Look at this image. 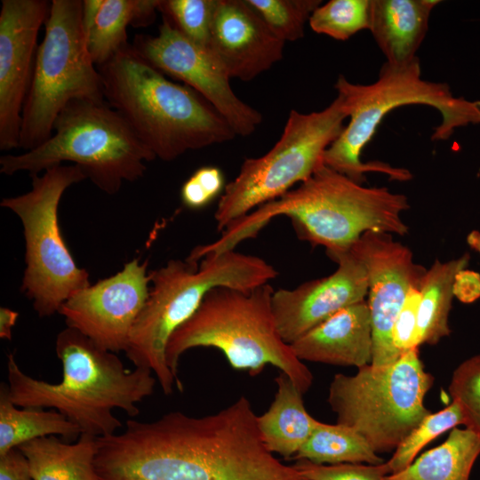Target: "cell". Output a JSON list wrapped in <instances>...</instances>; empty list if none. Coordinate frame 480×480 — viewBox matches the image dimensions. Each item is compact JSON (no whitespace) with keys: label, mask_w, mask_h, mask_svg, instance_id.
<instances>
[{"label":"cell","mask_w":480,"mask_h":480,"mask_svg":"<svg viewBox=\"0 0 480 480\" xmlns=\"http://www.w3.org/2000/svg\"><path fill=\"white\" fill-rule=\"evenodd\" d=\"M257 418L243 396L205 416L130 419L97 437L95 468L101 480H308L267 448Z\"/></svg>","instance_id":"obj_1"},{"label":"cell","mask_w":480,"mask_h":480,"mask_svg":"<svg viewBox=\"0 0 480 480\" xmlns=\"http://www.w3.org/2000/svg\"><path fill=\"white\" fill-rule=\"evenodd\" d=\"M405 195L386 187H364L322 164L307 180L280 197L230 223L215 241L220 251L234 250L274 218L289 217L299 239L326 252L345 251L366 232L404 236Z\"/></svg>","instance_id":"obj_2"},{"label":"cell","mask_w":480,"mask_h":480,"mask_svg":"<svg viewBox=\"0 0 480 480\" xmlns=\"http://www.w3.org/2000/svg\"><path fill=\"white\" fill-rule=\"evenodd\" d=\"M55 350L62 365L58 383L28 375L13 354L8 355V393L15 405L53 408L82 433L98 437L113 435L122 427L114 409L134 417L140 413L137 404L154 392L156 378L149 369H126L116 353L73 328L59 332Z\"/></svg>","instance_id":"obj_3"},{"label":"cell","mask_w":480,"mask_h":480,"mask_svg":"<svg viewBox=\"0 0 480 480\" xmlns=\"http://www.w3.org/2000/svg\"><path fill=\"white\" fill-rule=\"evenodd\" d=\"M97 68L105 101L124 117L156 158L170 162L187 151L236 136L201 95L169 80L132 44Z\"/></svg>","instance_id":"obj_4"},{"label":"cell","mask_w":480,"mask_h":480,"mask_svg":"<svg viewBox=\"0 0 480 480\" xmlns=\"http://www.w3.org/2000/svg\"><path fill=\"white\" fill-rule=\"evenodd\" d=\"M334 88L343 98L349 122L324 152V164L361 184L365 180L364 174L372 172L398 181L412 177L405 168L380 161L363 162L360 158L390 111L412 104L436 108L442 120L434 129V141L448 140L460 127L480 124V100L456 97L448 84L423 79L418 57L402 65L385 62L378 79L369 84H353L340 75Z\"/></svg>","instance_id":"obj_5"},{"label":"cell","mask_w":480,"mask_h":480,"mask_svg":"<svg viewBox=\"0 0 480 480\" xmlns=\"http://www.w3.org/2000/svg\"><path fill=\"white\" fill-rule=\"evenodd\" d=\"M148 298L132 329L124 351L135 367L149 369L163 392L182 383L169 368L165 350L172 333L196 311L206 293L217 286L252 290L277 276L262 258L229 250L207 254L198 262L170 260L149 272Z\"/></svg>","instance_id":"obj_6"},{"label":"cell","mask_w":480,"mask_h":480,"mask_svg":"<svg viewBox=\"0 0 480 480\" xmlns=\"http://www.w3.org/2000/svg\"><path fill=\"white\" fill-rule=\"evenodd\" d=\"M269 283L252 290L217 286L209 291L194 315L171 336L166 362L178 377L180 356L193 348H214L230 366L260 374L271 364L287 374L305 394L313 374L281 337L275 320Z\"/></svg>","instance_id":"obj_7"},{"label":"cell","mask_w":480,"mask_h":480,"mask_svg":"<svg viewBox=\"0 0 480 480\" xmlns=\"http://www.w3.org/2000/svg\"><path fill=\"white\" fill-rule=\"evenodd\" d=\"M155 155L106 101L76 100L57 116L52 136L37 148L0 157V172L39 174L72 162L101 191L116 194L123 182L141 178Z\"/></svg>","instance_id":"obj_8"},{"label":"cell","mask_w":480,"mask_h":480,"mask_svg":"<svg viewBox=\"0 0 480 480\" xmlns=\"http://www.w3.org/2000/svg\"><path fill=\"white\" fill-rule=\"evenodd\" d=\"M433 384L415 348L387 367L368 364L354 375L336 373L327 401L336 423L355 429L377 453L389 452L431 413L424 398Z\"/></svg>","instance_id":"obj_9"},{"label":"cell","mask_w":480,"mask_h":480,"mask_svg":"<svg viewBox=\"0 0 480 480\" xmlns=\"http://www.w3.org/2000/svg\"><path fill=\"white\" fill-rule=\"evenodd\" d=\"M31 178L29 191L4 197L0 205L21 220L26 248L21 291L32 300L37 315L45 317L59 312L68 299L91 285L89 273L76 264L58 220L63 193L87 177L78 165L58 164Z\"/></svg>","instance_id":"obj_10"},{"label":"cell","mask_w":480,"mask_h":480,"mask_svg":"<svg viewBox=\"0 0 480 480\" xmlns=\"http://www.w3.org/2000/svg\"><path fill=\"white\" fill-rule=\"evenodd\" d=\"M81 0H52L22 110L20 148L34 149L52 134L71 101H105L102 81L86 46Z\"/></svg>","instance_id":"obj_11"},{"label":"cell","mask_w":480,"mask_h":480,"mask_svg":"<svg viewBox=\"0 0 480 480\" xmlns=\"http://www.w3.org/2000/svg\"><path fill=\"white\" fill-rule=\"evenodd\" d=\"M346 118L340 94L320 111L292 110L273 148L260 157L246 158L237 176L225 186L214 213L217 229L221 233L233 221L309 179L324 164V152L344 130Z\"/></svg>","instance_id":"obj_12"},{"label":"cell","mask_w":480,"mask_h":480,"mask_svg":"<svg viewBox=\"0 0 480 480\" xmlns=\"http://www.w3.org/2000/svg\"><path fill=\"white\" fill-rule=\"evenodd\" d=\"M132 46L157 70L201 95L236 135L248 136L261 124V114L234 92L230 76L212 51L193 43L166 20L156 36L137 35Z\"/></svg>","instance_id":"obj_13"},{"label":"cell","mask_w":480,"mask_h":480,"mask_svg":"<svg viewBox=\"0 0 480 480\" xmlns=\"http://www.w3.org/2000/svg\"><path fill=\"white\" fill-rule=\"evenodd\" d=\"M367 276L372 361L376 368L394 364L400 354L392 342V329L410 289L420 286L427 268L414 261L409 247L388 233L366 232L348 248Z\"/></svg>","instance_id":"obj_14"},{"label":"cell","mask_w":480,"mask_h":480,"mask_svg":"<svg viewBox=\"0 0 480 480\" xmlns=\"http://www.w3.org/2000/svg\"><path fill=\"white\" fill-rule=\"evenodd\" d=\"M148 261L134 259L116 274L78 291L60 308L67 327L99 347L125 351L133 324L149 294Z\"/></svg>","instance_id":"obj_15"},{"label":"cell","mask_w":480,"mask_h":480,"mask_svg":"<svg viewBox=\"0 0 480 480\" xmlns=\"http://www.w3.org/2000/svg\"><path fill=\"white\" fill-rule=\"evenodd\" d=\"M52 1L2 0L0 11V149L18 148L37 36Z\"/></svg>","instance_id":"obj_16"},{"label":"cell","mask_w":480,"mask_h":480,"mask_svg":"<svg viewBox=\"0 0 480 480\" xmlns=\"http://www.w3.org/2000/svg\"><path fill=\"white\" fill-rule=\"evenodd\" d=\"M326 254L337 264L333 273L274 292L276 326L290 345L342 308L365 300L367 276L362 263L348 249Z\"/></svg>","instance_id":"obj_17"},{"label":"cell","mask_w":480,"mask_h":480,"mask_svg":"<svg viewBox=\"0 0 480 480\" xmlns=\"http://www.w3.org/2000/svg\"><path fill=\"white\" fill-rule=\"evenodd\" d=\"M284 42L247 0H217L210 49L230 78L249 82L278 62Z\"/></svg>","instance_id":"obj_18"},{"label":"cell","mask_w":480,"mask_h":480,"mask_svg":"<svg viewBox=\"0 0 480 480\" xmlns=\"http://www.w3.org/2000/svg\"><path fill=\"white\" fill-rule=\"evenodd\" d=\"M303 361L332 365L372 364V333L367 300L338 311L291 344Z\"/></svg>","instance_id":"obj_19"},{"label":"cell","mask_w":480,"mask_h":480,"mask_svg":"<svg viewBox=\"0 0 480 480\" xmlns=\"http://www.w3.org/2000/svg\"><path fill=\"white\" fill-rule=\"evenodd\" d=\"M438 0H370V28L375 43L393 65L417 58Z\"/></svg>","instance_id":"obj_20"},{"label":"cell","mask_w":480,"mask_h":480,"mask_svg":"<svg viewBox=\"0 0 480 480\" xmlns=\"http://www.w3.org/2000/svg\"><path fill=\"white\" fill-rule=\"evenodd\" d=\"M159 0H83L86 46L96 67L107 63L128 44L127 28L154 21Z\"/></svg>","instance_id":"obj_21"},{"label":"cell","mask_w":480,"mask_h":480,"mask_svg":"<svg viewBox=\"0 0 480 480\" xmlns=\"http://www.w3.org/2000/svg\"><path fill=\"white\" fill-rule=\"evenodd\" d=\"M276 393L269 408L258 416V427L267 448L285 460L293 459L319 420L307 411L303 393L284 372L275 378Z\"/></svg>","instance_id":"obj_22"},{"label":"cell","mask_w":480,"mask_h":480,"mask_svg":"<svg viewBox=\"0 0 480 480\" xmlns=\"http://www.w3.org/2000/svg\"><path fill=\"white\" fill-rule=\"evenodd\" d=\"M28 460L33 480H101L95 468L97 436L82 433L75 444L54 436L18 447Z\"/></svg>","instance_id":"obj_23"},{"label":"cell","mask_w":480,"mask_h":480,"mask_svg":"<svg viewBox=\"0 0 480 480\" xmlns=\"http://www.w3.org/2000/svg\"><path fill=\"white\" fill-rule=\"evenodd\" d=\"M470 255L464 253L446 261L436 260L427 268L420 287L418 312V342L435 345L449 336V315L454 297L453 284L457 274L467 268Z\"/></svg>","instance_id":"obj_24"},{"label":"cell","mask_w":480,"mask_h":480,"mask_svg":"<svg viewBox=\"0 0 480 480\" xmlns=\"http://www.w3.org/2000/svg\"><path fill=\"white\" fill-rule=\"evenodd\" d=\"M479 455L480 436L467 428H454L440 445L382 480H469Z\"/></svg>","instance_id":"obj_25"},{"label":"cell","mask_w":480,"mask_h":480,"mask_svg":"<svg viewBox=\"0 0 480 480\" xmlns=\"http://www.w3.org/2000/svg\"><path fill=\"white\" fill-rule=\"evenodd\" d=\"M80 428L58 411L42 408H17L9 397L8 384L0 386V456L36 438L60 436L73 441Z\"/></svg>","instance_id":"obj_26"},{"label":"cell","mask_w":480,"mask_h":480,"mask_svg":"<svg viewBox=\"0 0 480 480\" xmlns=\"http://www.w3.org/2000/svg\"><path fill=\"white\" fill-rule=\"evenodd\" d=\"M317 464L367 463L378 465L384 460L355 429L318 421L309 438L292 460Z\"/></svg>","instance_id":"obj_27"},{"label":"cell","mask_w":480,"mask_h":480,"mask_svg":"<svg viewBox=\"0 0 480 480\" xmlns=\"http://www.w3.org/2000/svg\"><path fill=\"white\" fill-rule=\"evenodd\" d=\"M311 29L339 41L370 28V0H331L311 14Z\"/></svg>","instance_id":"obj_28"},{"label":"cell","mask_w":480,"mask_h":480,"mask_svg":"<svg viewBox=\"0 0 480 480\" xmlns=\"http://www.w3.org/2000/svg\"><path fill=\"white\" fill-rule=\"evenodd\" d=\"M460 424L464 425L463 413L460 405L454 401L437 412L429 413L403 440L387 461L390 474L404 470L415 460L424 446L438 436Z\"/></svg>","instance_id":"obj_29"},{"label":"cell","mask_w":480,"mask_h":480,"mask_svg":"<svg viewBox=\"0 0 480 480\" xmlns=\"http://www.w3.org/2000/svg\"><path fill=\"white\" fill-rule=\"evenodd\" d=\"M273 34L283 42L304 36L305 26L321 0H247Z\"/></svg>","instance_id":"obj_30"},{"label":"cell","mask_w":480,"mask_h":480,"mask_svg":"<svg viewBox=\"0 0 480 480\" xmlns=\"http://www.w3.org/2000/svg\"><path fill=\"white\" fill-rule=\"evenodd\" d=\"M217 0H159L157 11L181 35L210 49Z\"/></svg>","instance_id":"obj_31"},{"label":"cell","mask_w":480,"mask_h":480,"mask_svg":"<svg viewBox=\"0 0 480 480\" xmlns=\"http://www.w3.org/2000/svg\"><path fill=\"white\" fill-rule=\"evenodd\" d=\"M449 393L461 409L464 426L480 436V354L470 356L456 367Z\"/></svg>","instance_id":"obj_32"},{"label":"cell","mask_w":480,"mask_h":480,"mask_svg":"<svg viewBox=\"0 0 480 480\" xmlns=\"http://www.w3.org/2000/svg\"><path fill=\"white\" fill-rule=\"evenodd\" d=\"M308 480H382L390 474L387 461L378 465L361 463L317 464L297 460L292 465Z\"/></svg>","instance_id":"obj_33"},{"label":"cell","mask_w":480,"mask_h":480,"mask_svg":"<svg viewBox=\"0 0 480 480\" xmlns=\"http://www.w3.org/2000/svg\"><path fill=\"white\" fill-rule=\"evenodd\" d=\"M224 188V177L220 169L202 166L183 183L180 198L188 208L199 210L209 204Z\"/></svg>","instance_id":"obj_34"},{"label":"cell","mask_w":480,"mask_h":480,"mask_svg":"<svg viewBox=\"0 0 480 480\" xmlns=\"http://www.w3.org/2000/svg\"><path fill=\"white\" fill-rule=\"evenodd\" d=\"M420 287L412 286L410 289L392 329V342L400 354L420 347L418 342Z\"/></svg>","instance_id":"obj_35"},{"label":"cell","mask_w":480,"mask_h":480,"mask_svg":"<svg viewBox=\"0 0 480 480\" xmlns=\"http://www.w3.org/2000/svg\"><path fill=\"white\" fill-rule=\"evenodd\" d=\"M0 480H33L28 460L19 448L0 456Z\"/></svg>","instance_id":"obj_36"},{"label":"cell","mask_w":480,"mask_h":480,"mask_svg":"<svg viewBox=\"0 0 480 480\" xmlns=\"http://www.w3.org/2000/svg\"><path fill=\"white\" fill-rule=\"evenodd\" d=\"M453 294L462 303H472L480 298V274L467 268L460 271L454 281Z\"/></svg>","instance_id":"obj_37"},{"label":"cell","mask_w":480,"mask_h":480,"mask_svg":"<svg viewBox=\"0 0 480 480\" xmlns=\"http://www.w3.org/2000/svg\"><path fill=\"white\" fill-rule=\"evenodd\" d=\"M19 317V313L11 308H0V338L11 340L12 331Z\"/></svg>","instance_id":"obj_38"},{"label":"cell","mask_w":480,"mask_h":480,"mask_svg":"<svg viewBox=\"0 0 480 480\" xmlns=\"http://www.w3.org/2000/svg\"><path fill=\"white\" fill-rule=\"evenodd\" d=\"M467 243L471 249L480 254V231L473 230L467 236Z\"/></svg>","instance_id":"obj_39"}]
</instances>
